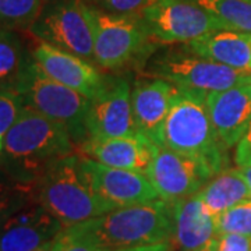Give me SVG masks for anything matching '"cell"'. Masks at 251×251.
Wrapping results in <instances>:
<instances>
[{"label": "cell", "mask_w": 251, "mask_h": 251, "mask_svg": "<svg viewBox=\"0 0 251 251\" xmlns=\"http://www.w3.org/2000/svg\"><path fill=\"white\" fill-rule=\"evenodd\" d=\"M75 148L64 126L24 106L4 138L0 171L20 183L35 186L56 162L75 153Z\"/></svg>", "instance_id": "6da1fadb"}, {"label": "cell", "mask_w": 251, "mask_h": 251, "mask_svg": "<svg viewBox=\"0 0 251 251\" xmlns=\"http://www.w3.org/2000/svg\"><path fill=\"white\" fill-rule=\"evenodd\" d=\"M64 229L106 250L171 242L175 236L173 202L158 198L147 204L116 208Z\"/></svg>", "instance_id": "7a4b0ae2"}, {"label": "cell", "mask_w": 251, "mask_h": 251, "mask_svg": "<svg viewBox=\"0 0 251 251\" xmlns=\"http://www.w3.org/2000/svg\"><path fill=\"white\" fill-rule=\"evenodd\" d=\"M163 145L204 163L214 175L225 169V148L206 108V94L176 87L163 126Z\"/></svg>", "instance_id": "3957f363"}, {"label": "cell", "mask_w": 251, "mask_h": 251, "mask_svg": "<svg viewBox=\"0 0 251 251\" xmlns=\"http://www.w3.org/2000/svg\"><path fill=\"white\" fill-rule=\"evenodd\" d=\"M35 197L64 227L113 209L92 188L77 153L56 162L36 180Z\"/></svg>", "instance_id": "277c9868"}, {"label": "cell", "mask_w": 251, "mask_h": 251, "mask_svg": "<svg viewBox=\"0 0 251 251\" xmlns=\"http://www.w3.org/2000/svg\"><path fill=\"white\" fill-rule=\"evenodd\" d=\"M17 94L25 106L64 126L77 145L88 140L85 119L90 99L50 78L34 57L28 62Z\"/></svg>", "instance_id": "5b68a950"}, {"label": "cell", "mask_w": 251, "mask_h": 251, "mask_svg": "<svg viewBox=\"0 0 251 251\" xmlns=\"http://www.w3.org/2000/svg\"><path fill=\"white\" fill-rule=\"evenodd\" d=\"M147 77L169 81L175 87L215 92L251 82V72L234 70L181 49L165 50L145 62Z\"/></svg>", "instance_id": "8992f818"}, {"label": "cell", "mask_w": 251, "mask_h": 251, "mask_svg": "<svg viewBox=\"0 0 251 251\" xmlns=\"http://www.w3.org/2000/svg\"><path fill=\"white\" fill-rule=\"evenodd\" d=\"M90 6V4H88ZM94 25V60L102 69L119 70L145 63L156 44L148 36L138 16H117L90 6Z\"/></svg>", "instance_id": "52a82bcc"}, {"label": "cell", "mask_w": 251, "mask_h": 251, "mask_svg": "<svg viewBox=\"0 0 251 251\" xmlns=\"http://www.w3.org/2000/svg\"><path fill=\"white\" fill-rule=\"evenodd\" d=\"M28 32L60 50L94 60V25L85 0H45Z\"/></svg>", "instance_id": "ba28073f"}, {"label": "cell", "mask_w": 251, "mask_h": 251, "mask_svg": "<svg viewBox=\"0 0 251 251\" xmlns=\"http://www.w3.org/2000/svg\"><path fill=\"white\" fill-rule=\"evenodd\" d=\"M138 17L156 45L188 44L225 29L218 20L188 0H151Z\"/></svg>", "instance_id": "9c48e42d"}, {"label": "cell", "mask_w": 251, "mask_h": 251, "mask_svg": "<svg viewBox=\"0 0 251 251\" xmlns=\"http://www.w3.org/2000/svg\"><path fill=\"white\" fill-rule=\"evenodd\" d=\"M147 176L158 196L168 202L197 194L215 175L204 163L175 152L165 145H152Z\"/></svg>", "instance_id": "30bf717a"}, {"label": "cell", "mask_w": 251, "mask_h": 251, "mask_svg": "<svg viewBox=\"0 0 251 251\" xmlns=\"http://www.w3.org/2000/svg\"><path fill=\"white\" fill-rule=\"evenodd\" d=\"M80 165L95 193L113 209L140 205L158 200L150 177L143 172L106 166L88 156H80Z\"/></svg>", "instance_id": "8fae6325"}, {"label": "cell", "mask_w": 251, "mask_h": 251, "mask_svg": "<svg viewBox=\"0 0 251 251\" xmlns=\"http://www.w3.org/2000/svg\"><path fill=\"white\" fill-rule=\"evenodd\" d=\"M88 140H106L137 134L131 109V90L125 78L109 77L108 84L90 99L85 119Z\"/></svg>", "instance_id": "7c38bea8"}, {"label": "cell", "mask_w": 251, "mask_h": 251, "mask_svg": "<svg viewBox=\"0 0 251 251\" xmlns=\"http://www.w3.org/2000/svg\"><path fill=\"white\" fill-rule=\"evenodd\" d=\"M31 53L34 60L50 78L85 98H95L108 84L109 77L100 74L90 60L60 50L46 42L38 41Z\"/></svg>", "instance_id": "4fadbf2b"}, {"label": "cell", "mask_w": 251, "mask_h": 251, "mask_svg": "<svg viewBox=\"0 0 251 251\" xmlns=\"http://www.w3.org/2000/svg\"><path fill=\"white\" fill-rule=\"evenodd\" d=\"M64 227L36 198L10 216L0 229V251H32Z\"/></svg>", "instance_id": "5bb4252c"}, {"label": "cell", "mask_w": 251, "mask_h": 251, "mask_svg": "<svg viewBox=\"0 0 251 251\" xmlns=\"http://www.w3.org/2000/svg\"><path fill=\"white\" fill-rule=\"evenodd\" d=\"M206 108L222 145H237L251 123V82L206 94Z\"/></svg>", "instance_id": "9a60e30c"}, {"label": "cell", "mask_w": 251, "mask_h": 251, "mask_svg": "<svg viewBox=\"0 0 251 251\" xmlns=\"http://www.w3.org/2000/svg\"><path fill=\"white\" fill-rule=\"evenodd\" d=\"M175 88L169 81L147 77L135 81L131 90V109L137 133L155 145H163V126Z\"/></svg>", "instance_id": "2e32d148"}, {"label": "cell", "mask_w": 251, "mask_h": 251, "mask_svg": "<svg viewBox=\"0 0 251 251\" xmlns=\"http://www.w3.org/2000/svg\"><path fill=\"white\" fill-rule=\"evenodd\" d=\"M152 145L148 138L137 133L106 140H87L81 145V152L106 166L147 175L152 159Z\"/></svg>", "instance_id": "e0dca14e"}, {"label": "cell", "mask_w": 251, "mask_h": 251, "mask_svg": "<svg viewBox=\"0 0 251 251\" xmlns=\"http://www.w3.org/2000/svg\"><path fill=\"white\" fill-rule=\"evenodd\" d=\"M173 240L181 251H198L218 237L216 215L197 194L173 202Z\"/></svg>", "instance_id": "ac0fdd59"}, {"label": "cell", "mask_w": 251, "mask_h": 251, "mask_svg": "<svg viewBox=\"0 0 251 251\" xmlns=\"http://www.w3.org/2000/svg\"><path fill=\"white\" fill-rule=\"evenodd\" d=\"M191 53L234 70L251 72V34L232 29H218L184 44Z\"/></svg>", "instance_id": "d6986e66"}, {"label": "cell", "mask_w": 251, "mask_h": 251, "mask_svg": "<svg viewBox=\"0 0 251 251\" xmlns=\"http://www.w3.org/2000/svg\"><path fill=\"white\" fill-rule=\"evenodd\" d=\"M197 196L216 216L226 209L251 200V190L240 169H224L206 183Z\"/></svg>", "instance_id": "ffe728a7"}, {"label": "cell", "mask_w": 251, "mask_h": 251, "mask_svg": "<svg viewBox=\"0 0 251 251\" xmlns=\"http://www.w3.org/2000/svg\"><path fill=\"white\" fill-rule=\"evenodd\" d=\"M31 57L17 31L0 28V90L17 94Z\"/></svg>", "instance_id": "44dd1931"}, {"label": "cell", "mask_w": 251, "mask_h": 251, "mask_svg": "<svg viewBox=\"0 0 251 251\" xmlns=\"http://www.w3.org/2000/svg\"><path fill=\"white\" fill-rule=\"evenodd\" d=\"M218 20L225 29L251 34L250 0H188Z\"/></svg>", "instance_id": "7402d4cb"}, {"label": "cell", "mask_w": 251, "mask_h": 251, "mask_svg": "<svg viewBox=\"0 0 251 251\" xmlns=\"http://www.w3.org/2000/svg\"><path fill=\"white\" fill-rule=\"evenodd\" d=\"M45 0H0V28L28 31L39 17Z\"/></svg>", "instance_id": "603a6c76"}, {"label": "cell", "mask_w": 251, "mask_h": 251, "mask_svg": "<svg viewBox=\"0 0 251 251\" xmlns=\"http://www.w3.org/2000/svg\"><path fill=\"white\" fill-rule=\"evenodd\" d=\"M35 197V186L20 183L0 171V229L10 216Z\"/></svg>", "instance_id": "cb8c5ba5"}, {"label": "cell", "mask_w": 251, "mask_h": 251, "mask_svg": "<svg viewBox=\"0 0 251 251\" xmlns=\"http://www.w3.org/2000/svg\"><path fill=\"white\" fill-rule=\"evenodd\" d=\"M218 236L236 233L251 237V200L240 202L216 216Z\"/></svg>", "instance_id": "d4e9b609"}, {"label": "cell", "mask_w": 251, "mask_h": 251, "mask_svg": "<svg viewBox=\"0 0 251 251\" xmlns=\"http://www.w3.org/2000/svg\"><path fill=\"white\" fill-rule=\"evenodd\" d=\"M23 98L10 91L0 90V153L3 150L4 138L13 125L17 122L21 110L24 108Z\"/></svg>", "instance_id": "484cf974"}, {"label": "cell", "mask_w": 251, "mask_h": 251, "mask_svg": "<svg viewBox=\"0 0 251 251\" xmlns=\"http://www.w3.org/2000/svg\"><path fill=\"white\" fill-rule=\"evenodd\" d=\"M90 6L117 16H138L151 0H85Z\"/></svg>", "instance_id": "4316f807"}, {"label": "cell", "mask_w": 251, "mask_h": 251, "mask_svg": "<svg viewBox=\"0 0 251 251\" xmlns=\"http://www.w3.org/2000/svg\"><path fill=\"white\" fill-rule=\"evenodd\" d=\"M54 246H56V251H112L100 249L85 240H81L78 237H74L64 227L54 237Z\"/></svg>", "instance_id": "83f0119b"}, {"label": "cell", "mask_w": 251, "mask_h": 251, "mask_svg": "<svg viewBox=\"0 0 251 251\" xmlns=\"http://www.w3.org/2000/svg\"><path fill=\"white\" fill-rule=\"evenodd\" d=\"M218 251H251V237L236 233L219 234Z\"/></svg>", "instance_id": "f1b7e54d"}, {"label": "cell", "mask_w": 251, "mask_h": 251, "mask_svg": "<svg viewBox=\"0 0 251 251\" xmlns=\"http://www.w3.org/2000/svg\"><path fill=\"white\" fill-rule=\"evenodd\" d=\"M112 251H172V243L162 242L155 244H143V246H133V247H125Z\"/></svg>", "instance_id": "f546056e"}, {"label": "cell", "mask_w": 251, "mask_h": 251, "mask_svg": "<svg viewBox=\"0 0 251 251\" xmlns=\"http://www.w3.org/2000/svg\"><path fill=\"white\" fill-rule=\"evenodd\" d=\"M239 169L242 172L243 177L246 179V181H247V184H249V187L251 190V165H246V166H242Z\"/></svg>", "instance_id": "4dcf8cb0"}, {"label": "cell", "mask_w": 251, "mask_h": 251, "mask_svg": "<svg viewBox=\"0 0 251 251\" xmlns=\"http://www.w3.org/2000/svg\"><path fill=\"white\" fill-rule=\"evenodd\" d=\"M198 251H218V237L212 239L211 242L205 244L202 249H200Z\"/></svg>", "instance_id": "1f68e13d"}, {"label": "cell", "mask_w": 251, "mask_h": 251, "mask_svg": "<svg viewBox=\"0 0 251 251\" xmlns=\"http://www.w3.org/2000/svg\"><path fill=\"white\" fill-rule=\"evenodd\" d=\"M32 251H56V246H54V239L53 240H50V242L45 243V244H42V246H39L38 249Z\"/></svg>", "instance_id": "d6a6232c"}, {"label": "cell", "mask_w": 251, "mask_h": 251, "mask_svg": "<svg viewBox=\"0 0 251 251\" xmlns=\"http://www.w3.org/2000/svg\"><path fill=\"white\" fill-rule=\"evenodd\" d=\"M250 1H251V0H250Z\"/></svg>", "instance_id": "836d02e7"}]
</instances>
